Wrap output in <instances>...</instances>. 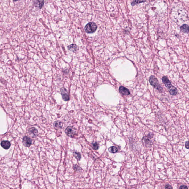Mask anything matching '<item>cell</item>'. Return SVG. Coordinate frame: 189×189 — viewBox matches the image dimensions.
I'll list each match as a JSON object with an SVG mask.
<instances>
[{"label":"cell","instance_id":"1","mask_svg":"<svg viewBox=\"0 0 189 189\" xmlns=\"http://www.w3.org/2000/svg\"><path fill=\"white\" fill-rule=\"evenodd\" d=\"M162 80L165 86L167 88L169 93L172 95H176L177 94V90L176 87H174L172 85L170 80L167 77L164 76L162 77Z\"/></svg>","mask_w":189,"mask_h":189},{"label":"cell","instance_id":"2","mask_svg":"<svg viewBox=\"0 0 189 189\" xmlns=\"http://www.w3.org/2000/svg\"><path fill=\"white\" fill-rule=\"evenodd\" d=\"M150 83V84L153 86L155 88L158 90L160 92H162L163 90V88L160 85L159 83L158 80L154 76H151L150 77L149 79Z\"/></svg>","mask_w":189,"mask_h":189},{"label":"cell","instance_id":"3","mask_svg":"<svg viewBox=\"0 0 189 189\" xmlns=\"http://www.w3.org/2000/svg\"><path fill=\"white\" fill-rule=\"evenodd\" d=\"M97 26L95 23L91 22L87 24L85 27L84 30L85 32L88 33H92L95 32L97 29Z\"/></svg>","mask_w":189,"mask_h":189},{"label":"cell","instance_id":"4","mask_svg":"<svg viewBox=\"0 0 189 189\" xmlns=\"http://www.w3.org/2000/svg\"><path fill=\"white\" fill-rule=\"evenodd\" d=\"M153 135L149 133L147 136L143 137L142 142L144 146L149 147L151 146L152 144V138H153Z\"/></svg>","mask_w":189,"mask_h":189},{"label":"cell","instance_id":"5","mask_svg":"<svg viewBox=\"0 0 189 189\" xmlns=\"http://www.w3.org/2000/svg\"><path fill=\"white\" fill-rule=\"evenodd\" d=\"M65 132L68 136L73 137L76 133V129L73 126H68L66 129Z\"/></svg>","mask_w":189,"mask_h":189},{"label":"cell","instance_id":"6","mask_svg":"<svg viewBox=\"0 0 189 189\" xmlns=\"http://www.w3.org/2000/svg\"><path fill=\"white\" fill-rule=\"evenodd\" d=\"M61 92L63 100L65 101H67L70 100V96L67 90L64 87L61 89Z\"/></svg>","mask_w":189,"mask_h":189},{"label":"cell","instance_id":"7","mask_svg":"<svg viewBox=\"0 0 189 189\" xmlns=\"http://www.w3.org/2000/svg\"><path fill=\"white\" fill-rule=\"evenodd\" d=\"M119 91L122 95L125 96L129 95L130 94V92L127 88L123 86H120L119 88Z\"/></svg>","mask_w":189,"mask_h":189},{"label":"cell","instance_id":"8","mask_svg":"<svg viewBox=\"0 0 189 189\" xmlns=\"http://www.w3.org/2000/svg\"><path fill=\"white\" fill-rule=\"evenodd\" d=\"M23 142L24 145L27 147H30L32 144V141L28 137H24L23 138Z\"/></svg>","mask_w":189,"mask_h":189},{"label":"cell","instance_id":"9","mask_svg":"<svg viewBox=\"0 0 189 189\" xmlns=\"http://www.w3.org/2000/svg\"><path fill=\"white\" fill-rule=\"evenodd\" d=\"M1 146L5 149H8L11 146V143L8 141H3L1 142Z\"/></svg>","mask_w":189,"mask_h":189},{"label":"cell","instance_id":"10","mask_svg":"<svg viewBox=\"0 0 189 189\" xmlns=\"http://www.w3.org/2000/svg\"><path fill=\"white\" fill-rule=\"evenodd\" d=\"M54 126L55 129H59L62 128L63 126V124L62 122H60L59 121H57L54 123Z\"/></svg>","mask_w":189,"mask_h":189},{"label":"cell","instance_id":"11","mask_svg":"<svg viewBox=\"0 0 189 189\" xmlns=\"http://www.w3.org/2000/svg\"><path fill=\"white\" fill-rule=\"evenodd\" d=\"M181 31L184 33H188L189 32V27L188 25L184 24L180 27Z\"/></svg>","mask_w":189,"mask_h":189},{"label":"cell","instance_id":"12","mask_svg":"<svg viewBox=\"0 0 189 189\" xmlns=\"http://www.w3.org/2000/svg\"><path fill=\"white\" fill-rule=\"evenodd\" d=\"M29 133L33 137L37 136L38 135V131L35 127L30 128L29 130Z\"/></svg>","mask_w":189,"mask_h":189},{"label":"cell","instance_id":"13","mask_svg":"<svg viewBox=\"0 0 189 189\" xmlns=\"http://www.w3.org/2000/svg\"><path fill=\"white\" fill-rule=\"evenodd\" d=\"M68 48L70 51L76 52L77 50V47L76 44H73L68 46Z\"/></svg>","mask_w":189,"mask_h":189},{"label":"cell","instance_id":"14","mask_svg":"<svg viewBox=\"0 0 189 189\" xmlns=\"http://www.w3.org/2000/svg\"><path fill=\"white\" fill-rule=\"evenodd\" d=\"M108 150L110 153H115L118 151V149L115 146H112L108 149Z\"/></svg>","mask_w":189,"mask_h":189},{"label":"cell","instance_id":"15","mask_svg":"<svg viewBox=\"0 0 189 189\" xmlns=\"http://www.w3.org/2000/svg\"><path fill=\"white\" fill-rule=\"evenodd\" d=\"M73 155H74L75 158L78 160H81V156L80 153L77 152V151H75L73 153Z\"/></svg>","mask_w":189,"mask_h":189},{"label":"cell","instance_id":"16","mask_svg":"<svg viewBox=\"0 0 189 189\" xmlns=\"http://www.w3.org/2000/svg\"><path fill=\"white\" fill-rule=\"evenodd\" d=\"M92 148L95 150H97L99 148V144L97 143V142H95L94 143H92Z\"/></svg>","mask_w":189,"mask_h":189},{"label":"cell","instance_id":"17","mask_svg":"<svg viewBox=\"0 0 189 189\" xmlns=\"http://www.w3.org/2000/svg\"><path fill=\"white\" fill-rule=\"evenodd\" d=\"M145 1H133L131 3L132 5L134 6L135 5H137L139 3H142V2H145Z\"/></svg>","mask_w":189,"mask_h":189},{"label":"cell","instance_id":"18","mask_svg":"<svg viewBox=\"0 0 189 189\" xmlns=\"http://www.w3.org/2000/svg\"><path fill=\"white\" fill-rule=\"evenodd\" d=\"M73 169L76 171H81L82 169L78 165H74L73 167Z\"/></svg>","mask_w":189,"mask_h":189},{"label":"cell","instance_id":"19","mask_svg":"<svg viewBox=\"0 0 189 189\" xmlns=\"http://www.w3.org/2000/svg\"><path fill=\"white\" fill-rule=\"evenodd\" d=\"M38 2V5H39V8L41 9L43 7L44 4V1H37Z\"/></svg>","mask_w":189,"mask_h":189},{"label":"cell","instance_id":"20","mask_svg":"<svg viewBox=\"0 0 189 189\" xmlns=\"http://www.w3.org/2000/svg\"><path fill=\"white\" fill-rule=\"evenodd\" d=\"M165 189H173L172 186L169 184L166 185L165 186Z\"/></svg>","mask_w":189,"mask_h":189},{"label":"cell","instance_id":"21","mask_svg":"<svg viewBox=\"0 0 189 189\" xmlns=\"http://www.w3.org/2000/svg\"><path fill=\"white\" fill-rule=\"evenodd\" d=\"M179 189H188L187 186L185 185H181Z\"/></svg>","mask_w":189,"mask_h":189},{"label":"cell","instance_id":"22","mask_svg":"<svg viewBox=\"0 0 189 189\" xmlns=\"http://www.w3.org/2000/svg\"><path fill=\"white\" fill-rule=\"evenodd\" d=\"M185 147H186V149H189L188 142V141H186V142H185Z\"/></svg>","mask_w":189,"mask_h":189},{"label":"cell","instance_id":"23","mask_svg":"<svg viewBox=\"0 0 189 189\" xmlns=\"http://www.w3.org/2000/svg\"></svg>","mask_w":189,"mask_h":189}]
</instances>
